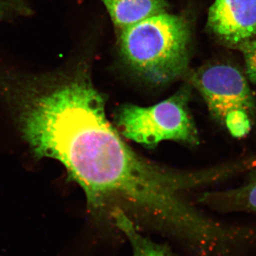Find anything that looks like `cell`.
Here are the masks:
<instances>
[{
    "label": "cell",
    "instance_id": "cell-1",
    "mask_svg": "<svg viewBox=\"0 0 256 256\" xmlns=\"http://www.w3.org/2000/svg\"><path fill=\"white\" fill-rule=\"evenodd\" d=\"M119 40L124 62L146 82L163 85L188 72L191 30L181 15H152L122 30Z\"/></svg>",
    "mask_w": 256,
    "mask_h": 256
},
{
    "label": "cell",
    "instance_id": "cell-2",
    "mask_svg": "<svg viewBox=\"0 0 256 256\" xmlns=\"http://www.w3.org/2000/svg\"><path fill=\"white\" fill-rule=\"evenodd\" d=\"M185 76L201 94L212 117L232 137H246L254 127L256 101L248 80L239 69L228 64H210Z\"/></svg>",
    "mask_w": 256,
    "mask_h": 256
},
{
    "label": "cell",
    "instance_id": "cell-3",
    "mask_svg": "<svg viewBox=\"0 0 256 256\" xmlns=\"http://www.w3.org/2000/svg\"><path fill=\"white\" fill-rule=\"evenodd\" d=\"M192 90L188 82L156 105L122 106L114 117L116 126L124 138L148 148H154L164 140L198 144V132L188 108Z\"/></svg>",
    "mask_w": 256,
    "mask_h": 256
},
{
    "label": "cell",
    "instance_id": "cell-4",
    "mask_svg": "<svg viewBox=\"0 0 256 256\" xmlns=\"http://www.w3.org/2000/svg\"><path fill=\"white\" fill-rule=\"evenodd\" d=\"M207 26L224 44L238 48L256 34V0H214Z\"/></svg>",
    "mask_w": 256,
    "mask_h": 256
},
{
    "label": "cell",
    "instance_id": "cell-5",
    "mask_svg": "<svg viewBox=\"0 0 256 256\" xmlns=\"http://www.w3.org/2000/svg\"><path fill=\"white\" fill-rule=\"evenodd\" d=\"M250 171L238 188L204 194L200 202L222 212L256 213V166Z\"/></svg>",
    "mask_w": 256,
    "mask_h": 256
},
{
    "label": "cell",
    "instance_id": "cell-6",
    "mask_svg": "<svg viewBox=\"0 0 256 256\" xmlns=\"http://www.w3.org/2000/svg\"><path fill=\"white\" fill-rule=\"evenodd\" d=\"M114 26L122 31L152 15L166 12V0H100Z\"/></svg>",
    "mask_w": 256,
    "mask_h": 256
},
{
    "label": "cell",
    "instance_id": "cell-7",
    "mask_svg": "<svg viewBox=\"0 0 256 256\" xmlns=\"http://www.w3.org/2000/svg\"><path fill=\"white\" fill-rule=\"evenodd\" d=\"M111 218L129 242L132 256H172L170 249L164 244L154 242L141 233L138 226L124 212H114Z\"/></svg>",
    "mask_w": 256,
    "mask_h": 256
},
{
    "label": "cell",
    "instance_id": "cell-8",
    "mask_svg": "<svg viewBox=\"0 0 256 256\" xmlns=\"http://www.w3.org/2000/svg\"><path fill=\"white\" fill-rule=\"evenodd\" d=\"M33 12L28 0H0V22L26 18Z\"/></svg>",
    "mask_w": 256,
    "mask_h": 256
},
{
    "label": "cell",
    "instance_id": "cell-9",
    "mask_svg": "<svg viewBox=\"0 0 256 256\" xmlns=\"http://www.w3.org/2000/svg\"><path fill=\"white\" fill-rule=\"evenodd\" d=\"M237 50H240L244 56L247 78L256 85V40L245 42Z\"/></svg>",
    "mask_w": 256,
    "mask_h": 256
}]
</instances>
